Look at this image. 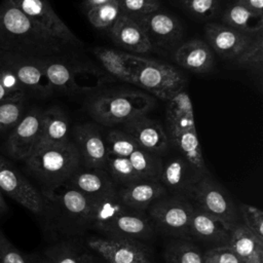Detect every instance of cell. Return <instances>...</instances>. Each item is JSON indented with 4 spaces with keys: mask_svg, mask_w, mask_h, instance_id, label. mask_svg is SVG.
Wrapping results in <instances>:
<instances>
[{
    "mask_svg": "<svg viewBox=\"0 0 263 263\" xmlns=\"http://www.w3.org/2000/svg\"><path fill=\"white\" fill-rule=\"evenodd\" d=\"M25 162L30 173L44 185L43 190H50L65 184L80 167L81 159L74 142L69 140L35 150Z\"/></svg>",
    "mask_w": 263,
    "mask_h": 263,
    "instance_id": "cell-3",
    "label": "cell"
},
{
    "mask_svg": "<svg viewBox=\"0 0 263 263\" xmlns=\"http://www.w3.org/2000/svg\"><path fill=\"white\" fill-rule=\"evenodd\" d=\"M108 32L113 42L126 50L125 52L144 55L153 49L140 24L123 13L119 15Z\"/></svg>",
    "mask_w": 263,
    "mask_h": 263,
    "instance_id": "cell-20",
    "label": "cell"
},
{
    "mask_svg": "<svg viewBox=\"0 0 263 263\" xmlns=\"http://www.w3.org/2000/svg\"><path fill=\"white\" fill-rule=\"evenodd\" d=\"M127 206L120 200L117 192L103 197L95 198L91 212L90 225L104 231L109 224Z\"/></svg>",
    "mask_w": 263,
    "mask_h": 263,
    "instance_id": "cell-30",
    "label": "cell"
},
{
    "mask_svg": "<svg viewBox=\"0 0 263 263\" xmlns=\"http://www.w3.org/2000/svg\"><path fill=\"white\" fill-rule=\"evenodd\" d=\"M0 190L33 214L41 215L46 209L42 193L2 155H0Z\"/></svg>",
    "mask_w": 263,
    "mask_h": 263,
    "instance_id": "cell-7",
    "label": "cell"
},
{
    "mask_svg": "<svg viewBox=\"0 0 263 263\" xmlns=\"http://www.w3.org/2000/svg\"><path fill=\"white\" fill-rule=\"evenodd\" d=\"M239 213L242 224L260 240L263 241V213L256 206L241 203Z\"/></svg>",
    "mask_w": 263,
    "mask_h": 263,
    "instance_id": "cell-42",
    "label": "cell"
},
{
    "mask_svg": "<svg viewBox=\"0 0 263 263\" xmlns=\"http://www.w3.org/2000/svg\"><path fill=\"white\" fill-rule=\"evenodd\" d=\"M110 0H83V6H84L85 10H88V9H91L99 5H102L104 3H107Z\"/></svg>",
    "mask_w": 263,
    "mask_h": 263,
    "instance_id": "cell-46",
    "label": "cell"
},
{
    "mask_svg": "<svg viewBox=\"0 0 263 263\" xmlns=\"http://www.w3.org/2000/svg\"><path fill=\"white\" fill-rule=\"evenodd\" d=\"M179 3L191 14L203 20L214 17L219 8L220 0H178Z\"/></svg>",
    "mask_w": 263,
    "mask_h": 263,
    "instance_id": "cell-41",
    "label": "cell"
},
{
    "mask_svg": "<svg viewBox=\"0 0 263 263\" xmlns=\"http://www.w3.org/2000/svg\"><path fill=\"white\" fill-rule=\"evenodd\" d=\"M120 14L121 10L117 0H110L107 3L86 10L88 22L96 29L107 31L115 24Z\"/></svg>",
    "mask_w": 263,
    "mask_h": 263,
    "instance_id": "cell-33",
    "label": "cell"
},
{
    "mask_svg": "<svg viewBox=\"0 0 263 263\" xmlns=\"http://www.w3.org/2000/svg\"><path fill=\"white\" fill-rule=\"evenodd\" d=\"M93 54L106 72L118 80L133 84V73L127 64L125 51L97 46L93 48Z\"/></svg>",
    "mask_w": 263,
    "mask_h": 263,
    "instance_id": "cell-29",
    "label": "cell"
},
{
    "mask_svg": "<svg viewBox=\"0 0 263 263\" xmlns=\"http://www.w3.org/2000/svg\"><path fill=\"white\" fill-rule=\"evenodd\" d=\"M106 171L114 181L116 180L124 185L143 180L137 174L127 157L109 155Z\"/></svg>",
    "mask_w": 263,
    "mask_h": 263,
    "instance_id": "cell-37",
    "label": "cell"
},
{
    "mask_svg": "<svg viewBox=\"0 0 263 263\" xmlns=\"http://www.w3.org/2000/svg\"><path fill=\"white\" fill-rule=\"evenodd\" d=\"M234 62L237 66L261 76L263 71V33L258 34Z\"/></svg>",
    "mask_w": 263,
    "mask_h": 263,
    "instance_id": "cell-36",
    "label": "cell"
},
{
    "mask_svg": "<svg viewBox=\"0 0 263 263\" xmlns=\"http://www.w3.org/2000/svg\"><path fill=\"white\" fill-rule=\"evenodd\" d=\"M230 232L231 230L227 229L220 221L194 206L190 220L189 234L203 240L226 245L230 237Z\"/></svg>",
    "mask_w": 263,
    "mask_h": 263,
    "instance_id": "cell-27",
    "label": "cell"
},
{
    "mask_svg": "<svg viewBox=\"0 0 263 263\" xmlns=\"http://www.w3.org/2000/svg\"><path fill=\"white\" fill-rule=\"evenodd\" d=\"M164 257L166 263H205L204 254L194 245L182 240L170 243Z\"/></svg>",
    "mask_w": 263,
    "mask_h": 263,
    "instance_id": "cell-35",
    "label": "cell"
},
{
    "mask_svg": "<svg viewBox=\"0 0 263 263\" xmlns=\"http://www.w3.org/2000/svg\"><path fill=\"white\" fill-rule=\"evenodd\" d=\"M234 2H237L259 15H263V0H234Z\"/></svg>",
    "mask_w": 263,
    "mask_h": 263,
    "instance_id": "cell-45",
    "label": "cell"
},
{
    "mask_svg": "<svg viewBox=\"0 0 263 263\" xmlns=\"http://www.w3.org/2000/svg\"><path fill=\"white\" fill-rule=\"evenodd\" d=\"M88 197L95 199L116 193L114 180L106 170L79 167L66 182Z\"/></svg>",
    "mask_w": 263,
    "mask_h": 263,
    "instance_id": "cell-22",
    "label": "cell"
},
{
    "mask_svg": "<svg viewBox=\"0 0 263 263\" xmlns=\"http://www.w3.org/2000/svg\"><path fill=\"white\" fill-rule=\"evenodd\" d=\"M194 206L185 198H160L150 205V217L164 232L172 235H189Z\"/></svg>",
    "mask_w": 263,
    "mask_h": 263,
    "instance_id": "cell-10",
    "label": "cell"
},
{
    "mask_svg": "<svg viewBox=\"0 0 263 263\" xmlns=\"http://www.w3.org/2000/svg\"><path fill=\"white\" fill-rule=\"evenodd\" d=\"M2 55L27 92L32 91L41 96H49L53 92L44 75L39 58L5 51H2Z\"/></svg>",
    "mask_w": 263,
    "mask_h": 263,
    "instance_id": "cell-16",
    "label": "cell"
},
{
    "mask_svg": "<svg viewBox=\"0 0 263 263\" xmlns=\"http://www.w3.org/2000/svg\"><path fill=\"white\" fill-rule=\"evenodd\" d=\"M66 46L9 0L0 4V50L28 57H51Z\"/></svg>",
    "mask_w": 263,
    "mask_h": 263,
    "instance_id": "cell-1",
    "label": "cell"
},
{
    "mask_svg": "<svg viewBox=\"0 0 263 263\" xmlns=\"http://www.w3.org/2000/svg\"><path fill=\"white\" fill-rule=\"evenodd\" d=\"M208 174H203L194 167L181 155L168 159L162 164L159 177L160 183L178 195H190L196 183Z\"/></svg>",
    "mask_w": 263,
    "mask_h": 263,
    "instance_id": "cell-19",
    "label": "cell"
},
{
    "mask_svg": "<svg viewBox=\"0 0 263 263\" xmlns=\"http://www.w3.org/2000/svg\"><path fill=\"white\" fill-rule=\"evenodd\" d=\"M153 106L154 99L143 91L112 90L95 96L88 104V112L97 122L114 126L147 115Z\"/></svg>",
    "mask_w": 263,
    "mask_h": 263,
    "instance_id": "cell-4",
    "label": "cell"
},
{
    "mask_svg": "<svg viewBox=\"0 0 263 263\" xmlns=\"http://www.w3.org/2000/svg\"><path fill=\"white\" fill-rule=\"evenodd\" d=\"M74 144L79 152L81 162L88 168L106 170L109 152L106 140L101 132L90 123L77 124L73 128Z\"/></svg>",
    "mask_w": 263,
    "mask_h": 263,
    "instance_id": "cell-15",
    "label": "cell"
},
{
    "mask_svg": "<svg viewBox=\"0 0 263 263\" xmlns=\"http://www.w3.org/2000/svg\"><path fill=\"white\" fill-rule=\"evenodd\" d=\"M257 35L247 34L214 22L206 23L204 27L205 42L212 50L220 57L233 62L251 44Z\"/></svg>",
    "mask_w": 263,
    "mask_h": 263,
    "instance_id": "cell-13",
    "label": "cell"
},
{
    "mask_svg": "<svg viewBox=\"0 0 263 263\" xmlns=\"http://www.w3.org/2000/svg\"><path fill=\"white\" fill-rule=\"evenodd\" d=\"M17 9L36 22L63 43L75 46L80 43L68 26L61 20L48 0H9Z\"/></svg>",
    "mask_w": 263,
    "mask_h": 263,
    "instance_id": "cell-11",
    "label": "cell"
},
{
    "mask_svg": "<svg viewBox=\"0 0 263 263\" xmlns=\"http://www.w3.org/2000/svg\"><path fill=\"white\" fill-rule=\"evenodd\" d=\"M226 246L245 263H263V241L242 223L236 224L231 229Z\"/></svg>",
    "mask_w": 263,
    "mask_h": 263,
    "instance_id": "cell-26",
    "label": "cell"
},
{
    "mask_svg": "<svg viewBox=\"0 0 263 263\" xmlns=\"http://www.w3.org/2000/svg\"><path fill=\"white\" fill-rule=\"evenodd\" d=\"M121 13L138 21L144 15L159 9V0H117Z\"/></svg>",
    "mask_w": 263,
    "mask_h": 263,
    "instance_id": "cell-40",
    "label": "cell"
},
{
    "mask_svg": "<svg viewBox=\"0 0 263 263\" xmlns=\"http://www.w3.org/2000/svg\"><path fill=\"white\" fill-rule=\"evenodd\" d=\"M174 59L179 66L195 74L209 73L215 66L214 51L201 39H192L177 46Z\"/></svg>",
    "mask_w": 263,
    "mask_h": 263,
    "instance_id": "cell-21",
    "label": "cell"
},
{
    "mask_svg": "<svg viewBox=\"0 0 263 263\" xmlns=\"http://www.w3.org/2000/svg\"><path fill=\"white\" fill-rule=\"evenodd\" d=\"M165 188L158 180H139L124 185L117 194L129 209L143 212L156 200L162 198Z\"/></svg>",
    "mask_w": 263,
    "mask_h": 263,
    "instance_id": "cell-23",
    "label": "cell"
},
{
    "mask_svg": "<svg viewBox=\"0 0 263 263\" xmlns=\"http://www.w3.org/2000/svg\"><path fill=\"white\" fill-rule=\"evenodd\" d=\"M126 60L133 73V84L160 100L167 102L187 84L185 75L170 64L128 52Z\"/></svg>",
    "mask_w": 263,
    "mask_h": 263,
    "instance_id": "cell-5",
    "label": "cell"
},
{
    "mask_svg": "<svg viewBox=\"0 0 263 263\" xmlns=\"http://www.w3.org/2000/svg\"><path fill=\"white\" fill-rule=\"evenodd\" d=\"M25 114V98L0 103V136L9 133Z\"/></svg>",
    "mask_w": 263,
    "mask_h": 263,
    "instance_id": "cell-38",
    "label": "cell"
},
{
    "mask_svg": "<svg viewBox=\"0 0 263 263\" xmlns=\"http://www.w3.org/2000/svg\"><path fill=\"white\" fill-rule=\"evenodd\" d=\"M87 245L108 263H151L145 249L134 239L91 238Z\"/></svg>",
    "mask_w": 263,
    "mask_h": 263,
    "instance_id": "cell-17",
    "label": "cell"
},
{
    "mask_svg": "<svg viewBox=\"0 0 263 263\" xmlns=\"http://www.w3.org/2000/svg\"><path fill=\"white\" fill-rule=\"evenodd\" d=\"M127 158L141 179L159 181L162 162L158 155L139 147Z\"/></svg>",
    "mask_w": 263,
    "mask_h": 263,
    "instance_id": "cell-31",
    "label": "cell"
},
{
    "mask_svg": "<svg viewBox=\"0 0 263 263\" xmlns=\"http://www.w3.org/2000/svg\"><path fill=\"white\" fill-rule=\"evenodd\" d=\"M69 129V118L61 107L52 106L44 110L42 115L41 136L37 149L57 146L68 142Z\"/></svg>",
    "mask_w": 263,
    "mask_h": 263,
    "instance_id": "cell-25",
    "label": "cell"
},
{
    "mask_svg": "<svg viewBox=\"0 0 263 263\" xmlns=\"http://www.w3.org/2000/svg\"><path fill=\"white\" fill-rule=\"evenodd\" d=\"M223 25L237 31L257 35L263 33V15H259L237 2H232L223 12Z\"/></svg>",
    "mask_w": 263,
    "mask_h": 263,
    "instance_id": "cell-28",
    "label": "cell"
},
{
    "mask_svg": "<svg viewBox=\"0 0 263 263\" xmlns=\"http://www.w3.org/2000/svg\"><path fill=\"white\" fill-rule=\"evenodd\" d=\"M205 263H245L230 248L221 245L204 254Z\"/></svg>",
    "mask_w": 263,
    "mask_h": 263,
    "instance_id": "cell-44",
    "label": "cell"
},
{
    "mask_svg": "<svg viewBox=\"0 0 263 263\" xmlns=\"http://www.w3.org/2000/svg\"><path fill=\"white\" fill-rule=\"evenodd\" d=\"M106 145L109 155L128 157L136 149L139 148L135 140L121 129H112L108 133Z\"/></svg>",
    "mask_w": 263,
    "mask_h": 263,
    "instance_id": "cell-39",
    "label": "cell"
},
{
    "mask_svg": "<svg viewBox=\"0 0 263 263\" xmlns=\"http://www.w3.org/2000/svg\"><path fill=\"white\" fill-rule=\"evenodd\" d=\"M148 37L152 47L172 49L182 38V27L172 14L154 10L137 21Z\"/></svg>",
    "mask_w": 263,
    "mask_h": 263,
    "instance_id": "cell-14",
    "label": "cell"
},
{
    "mask_svg": "<svg viewBox=\"0 0 263 263\" xmlns=\"http://www.w3.org/2000/svg\"><path fill=\"white\" fill-rule=\"evenodd\" d=\"M170 146L203 174H209L198 140L189 95L183 90L167 101L165 127Z\"/></svg>",
    "mask_w": 263,
    "mask_h": 263,
    "instance_id": "cell-2",
    "label": "cell"
},
{
    "mask_svg": "<svg viewBox=\"0 0 263 263\" xmlns=\"http://www.w3.org/2000/svg\"><path fill=\"white\" fill-rule=\"evenodd\" d=\"M32 263H47V262L43 259V260H39V261H33Z\"/></svg>",
    "mask_w": 263,
    "mask_h": 263,
    "instance_id": "cell-48",
    "label": "cell"
},
{
    "mask_svg": "<svg viewBox=\"0 0 263 263\" xmlns=\"http://www.w3.org/2000/svg\"><path fill=\"white\" fill-rule=\"evenodd\" d=\"M104 232L112 237L135 239L148 237L152 232V227L142 212L127 208L109 224Z\"/></svg>",
    "mask_w": 263,
    "mask_h": 263,
    "instance_id": "cell-24",
    "label": "cell"
},
{
    "mask_svg": "<svg viewBox=\"0 0 263 263\" xmlns=\"http://www.w3.org/2000/svg\"><path fill=\"white\" fill-rule=\"evenodd\" d=\"M45 202H50L62 214L63 218L77 225H90L93 199L71 187L63 184L54 189L42 190Z\"/></svg>",
    "mask_w": 263,
    "mask_h": 263,
    "instance_id": "cell-9",
    "label": "cell"
},
{
    "mask_svg": "<svg viewBox=\"0 0 263 263\" xmlns=\"http://www.w3.org/2000/svg\"><path fill=\"white\" fill-rule=\"evenodd\" d=\"M27 91L5 62L0 50V103L8 100L23 99Z\"/></svg>",
    "mask_w": 263,
    "mask_h": 263,
    "instance_id": "cell-34",
    "label": "cell"
},
{
    "mask_svg": "<svg viewBox=\"0 0 263 263\" xmlns=\"http://www.w3.org/2000/svg\"><path fill=\"white\" fill-rule=\"evenodd\" d=\"M40 65L44 75L50 84L52 90L62 92L86 91L78 81L79 76H85L97 73L83 66L74 65L58 55L39 58Z\"/></svg>",
    "mask_w": 263,
    "mask_h": 263,
    "instance_id": "cell-12",
    "label": "cell"
},
{
    "mask_svg": "<svg viewBox=\"0 0 263 263\" xmlns=\"http://www.w3.org/2000/svg\"><path fill=\"white\" fill-rule=\"evenodd\" d=\"M44 260L47 263H91L86 253L66 241L48 248L44 253Z\"/></svg>",
    "mask_w": 263,
    "mask_h": 263,
    "instance_id": "cell-32",
    "label": "cell"
},
{
    "mask_svg": "<svg viewBox=\"0 0 263 263\" xmlns=\"http://www.w3.org/2000/svg\"><path fill=\"white\" fill-rule=\"evenodd\" d=\"M190 196L197 209L220 221L231 230L238 224L237 210L227 191L210 174L203 176L193 187Z\"/></svg>",
    "mask_w": 263,
    "mask_h": 263,
    "instance_id": "cell-6",
    "label": "cell"
},
{
    "mask_svg": "<svg viewBox=\"0 0 263 263\" xmlns=\"http://www.w3.org/2000/svg\"><path fill=\"white\" fill-rule=\"evenodd\" d=\"M21 251L14 247L0 229V263H32Z\"/></svg>",
    "mask_w": 263,
    "mask_h": 263,
    "instance_id": "cell-43",
    "label": "cell"
},
{
    "mask_svg": "<svg viewBox=\"0 0 263 263\" xmlns=\"http://www.w3.org/2000/svg\"><path fill=\"white\" fill-rule=\"evenodd\" d=\"M7 212V203L4 199V195L2 193V191L0 190V215L5 214Z\"/></svg>",
    "mask_w": 263,
    "mask_h": 263,
    "instance_id": "cell-47",
    "label": "cell"
},
{
    "mask_svg": "<svg viewBox=\"0 0 263 263\" xmlns=\"http://www.w3.org/2000/svg\"><path fill=\"white\" fill-rule=\"evenodd\" d=\"M123 130L128 134L137 145L156 155L165 153L170 147L168 139L162 124L147 115L139 116L124 124Z\"/></svg>",
    "mask_w": 263,
    "mask_h": 263,
    "instance_id": "cell-18",
    "label": "cell"
},
{
    "mask_svg": "<svg viewBox=\"0 0 263 263\" xmlns=\"http://www.w3.org/2000/svg\"><path fill=\"white\" fill-rule=\"evenodd\" d=\"M43 111L32 109L25 112L15 126L8 133L4 144L6 153L15 160H26L38 147Z\"/></svg>",
    "mask_w": 263,
    "mask_h": 263,
    "instance_id": "cell-8",
    "label": "cell"
}]
</instances>
